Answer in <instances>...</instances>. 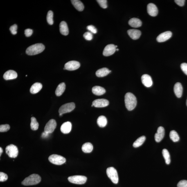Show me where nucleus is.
<instances>
[{
  "label": "nucleus",
  "mask_w": 187,
  "mask_h": 187,
  "mask_svg": "<svg viewBox=\"0 0 187 187\" xmlns=\"http://www.w3.org/2000/svg\"><path fill=\"white\" fill-rule=\"evenodd\" d=\"M8 176L6 174L2 172H0V181L3 182L6 181L8 179Z\"/></svg>",
  "instance_id": "4c0bfd02"
},
{
  "label": "nucleus",
  "mask_w": 187,
  "mask_h": 187,
  "mask_svg": "<svg viewBox=\"0 0 187 187\" xmlns=\"http://www.w3.org/2000/svg\"><path fill=\"white\" fill-rule=\"evenodd\" d=\"M141 81L144 85L147 87L152 86L153 84L152 78L150 75L144 74L141 77Z\"/></svg>",
  "instance_id": "dca6fc26"
},
{
  "label": "nucleus",
  "mask_w": 187,
  "mask_h": 187,
  "mask_svg": "<svg viewBox=\"0 0 187 187\" xmlns=\"http://www.w3.org/2000/svg\"><path fill=\"white\" fill-rule=\"evenodd\" d=\"M174 92L178 98H180L183 93V87L180 82H177L174 86Z\"/></svg>",
  "instance_id": "aec40b11"
},
{
  "label": "nucleus",
  "mask_w": 187,
  "mask_h": 187,
  "mask_svg": "<svg viewBox=\"0 0 187 187\" xmlns=\"http://www.w3.org/2000/svg\"><path fill=\"white\" fill-rule=\"evenodd\" d=\"M49 134H48V133L46 132H43L42 133V136H42V138H46L48 137V135H49Z\"/></svg>",
  "instance_id": "a18cd8bd"
},
{
  "label": "nucleus",
  "mask_w": 187,
  "mask_h": 187,
  "mask_svg": "<svg viewBox=\"0 0 187 187\" xmlns=\"http://www.w3.org/2000/svg\"><path fill=\"white\" fill-rule=\"evenodd\" d=\"M93 105H91V107H93Z\"/></svg>",
  "instance_id": "3c124183"
},
{
  "label": "nucleus",
  "mask_w": 187,
  "mask_h": 187,
  "mask_svg": "<svg viewBox=\"0 0 187 187\" xmlns=\"http://www.w3.org/2000/svg\"><path fill=\"white\" fill-rule=\"evenodd\" d=\"M181 67L183 72L187 75V64L186 63H183L181 64Z\"/></svg>",
  "instance_id": "79ce46f5"
},
{
  "label": "nucleus",
  "mask_w": 187,
  "mask_h": 187,
  "mask_svg": "<svg viewBox=\"0 0 187 187\" xmlns=\"http://www.w3.org/2000/svg\"><path fill=\"white\" fill-rule=\"evenodd\" d=\"M177 187H187V181L183 180L179 181L177 184Z\"/></svg>",
  "instance_id": "a19ab883"
},
{
  "label": "nucleus",
  "mask_w": 187,
  "mask_h": 187,
  "mask_svg": "<svg viewBox=\"0 0 187 187\" xmlns=\"http://www.w3.org/2000/svg\"><path fill=\"white\" fill-rule=\"evenodd\" d=\"M97 123L100 127H105L107 124V120L105 116H102L99 117L97 120Z\"/></svg>",
  "instance_id": "cd10ccee"
},
{
  "label": "nucleus",
  "mask_w": 187,
  "mask_h": 187,
  "mask_svg": "<svg viewBox=\"0 0 187 187\" xmlns=\"http://www.w3.org/2000/svg\"><path fill=\"white\" fill-rule=\"evenodd\" d=\"M83 37L86 40L88 41L91 40L93 38L92 33L91 32H85L84 34Z\"/></svg>",
  "instance_id": "c9c22d12"
},
{
  "label": "nucleus",
  "mask_w": 187,
  "mask_h": 187,
  "mask_svg": "<svg viewBox=\"0 0 187 187\" xmlns=\"http://www.w3.org/2000/svg\"><path fill=\"white\" fill-rule=\"evenodd\" d=\"M116 46L113 44L107 45L104 48L103 51V55L104 56L107 57L112 55L116 51Z\"/></svg>",
  "instance_id": "9b49d317"
},
{
  "label": "nucleus",
  "mask_w": 187,
  "mask_h": 187,
  "mask_svg": "<svg viewBox=\"0 0 187 187\" xmlns=\"http://www.w3.org/2000/svg\"><path fill=\"white\" fill-rule=\"evenodd\" d=\"M17 74L13 70H9L5 72L3 75V78L6 80H12L17 78Z\"/></svg>",
  "instance_id": "a211bd4d"
},
{
  "label": "nucleus",
  "mask_w": 187,
  "mask_h": 187,
  "mask_svg": "<svg viewBox=\"0 0 187 187\" xmlns=\"http://www.w3.org/2000/svg\"><path fill=\"white\" fill-rule=\"evenodd\" d=\"M66 89V84L64 82L59 84L57 88L55 91V94L57 96H61L65 91Z\"/></svg>",
  "instance_id": "bb28decb"
},
{
  "label": "nucleus",
  "mask_w": 187,
  "mask_h": 187,
  "mask_svg": "<svg viewBox=\"0 0 187 187\" xmlns=\"http://www.w3.org/2000/svg\"><path fill=\"white\" fill-rule=\"evenodd\" d=\"M87 29L90 31L91 33L93 34H96L97 32V29L95 28L94 26L90 25V26H88L87 27Z\"/></svg>",
  "instance_id": "ea45409f"
},
{
  "label": "nucleus",
  "mask_w": 187,
  "mask_h": 187,
  "mask_svg": "<svg viewBox=\"0 0 187 187\" xmlns=\"http://www.w3.org/2000/svg\"><path fill=\"white\" fill-rule=\"evenodd\" d=\"M41 177L37 174H32L25 179L22 182L21 184L25 186H30L36 185L40 182Z\"/></svg>",
  "instance_id": "7ed1b4c3"
},
{
  "label": "nucleus",
  "mask_w": 187,
  "mask_h": 187,
  "mask_svg": "<svg viewBox=\"0 0 187 187\" xmlns=\"http://www.w3.org/2000/svg\"><path fill=\"white\" fill-rule=\"evenodd\" d=\"M172 32L170 31L163 32L158 36L157 38V40L159 42H165L172 37Z\"/></svg>",
  "instance_id": "ddd939ff"
},
{
  "label": "nucleus",
  "mask_w": 187,
  "mask_h": 187,
  "mask_svg": "<svg viewBox=\"0 0 187 187\" xmlns=\"http://www.w3.org/2000/svg\"><path fill=\"white\" fill-rule=\"evenodd\" d=\"M146 138L145 136H142L138 138L135 141L133 144V146L134 148H137L141 146L144 143Z\"/></svg>",
  "instance_id": "c756f323"
},
{
  "label": "nucleus",
  "mask_w": 187,
  "mask_h": 187,
  "mask_svg": "<svg viewBox=\"0 0 187 187\" xmlns=\"http://www.w3.org/2000/svg\"><path fill=\"white\" fill-rule=\"evenodd\" d=\"M109 104L108 100L105 99H98L93 101L92 105L96 107H107Z\"/></svg>",
  "instance_id": "f8f14e48"
},
{
  "label": "nucleus",
  "mask_w": 187,
  "mask_h": 187,
  "mask_svg": "<svg viewBox=\"0 0 187 187\" xmlns=\"http://www.w3.org/2000/svg\"><path fill=\"white\" fill-rule=\"evenodd\" d=\"M162 154L165 159V162L167 164L169 165L170 163V159L168 151L166 149H163L162 151Z\"/></svg>",
  "instance_id": "7c9ffc66"
},
{
  "label": "nucleus",
  "mask_w": 187,
  "mask_h": 187,
  "mask_svg": "<svg viewBox=\"0 0 187 187\" xmlns=\"http://www.w3.org/2000/svg\"><path fill=\"white\" fill-rule=\"evenodd\" d=\"M107 175L114 184H117L118 181V172L116 169L113 167H110L107 170Z\"/></svg>",
  "instance_id": "39448f33"
},
{
  "label": "nucleus",
  "mask_w": 187,
  "mask_h": 187,
  "mask_svg": "<svg viewBox=\"0 0 187 187\" xmlns=\"http://www.w3.org/2000/svg\"><path fill=\"white\" fill-rule=\"evenodd\" d=\"M127 33L131 38L134 40L139 39L141 34V32L140 30L134 29L128 30Z\"/></svg>",
  "instance_id": "f3484780"
},
{
  "label": "nucleus",
  "mask_w": 187,
  "mask_h": 187,
  "mask_svg": "<svg viewBox=\"0 0 187 187\" xmlns=\"http://www.w3.org/2000/svg\"><path fill=\"white\" fill-rule=\"evenodd\" d=\"M96 1L102 8L104 9L107 8V1L106 0H98Z\"/></svg>",
  "instance_id": "e433bc0d"
},
{
  "label": "nucleus",
  "mask_w": 187,
  "mask_h": 187,
  "mask_svg": "<svg viewBox=\"0 0 187 187\" xmlns=\"http://www.w3.org/2000/svg\"><path fill=\"white\" fill-rule=\"evenodd\" d=\"M80 66V64L79 62L76 61H71L66 63L64 68L68 71H73L78 69Z\"/></svg>",
  "instance_id": "9d476101"
},
{
  "label": "nucleus",
  "mask_w": 187,
  "mask_h": 187,
  "mask_svg": "<svg viewBox=\"0 0 187 187\" xmlns=\"http://www.w3.org/2000/svg\"><path fill=\"white\" fill-rule=\"evenodd\" d=\"M6 153L11 158H15L19 154V150L16 145L10 144L7 146L5 149Z\"/></svg>",
  "instance_id": "6e6552de"
},
{
  "label": "nucleus",
  "mask_w": 187,
  "mask_h": 187,
  "mask_svg": "<svg viewBox=\"0 0 187 187\" xmlns=\"http://www.w3.org/2000/svg\"><path fill=\"white\" fill-rule=\"evenodd\" d=\"M72 3L75 8L79 11L81 12L83 11L84 6L81 1L78 0H72L71 1Z\"/></svg>",
  "instance_id": "a878e982"
},
{
  "label": "nucleus",
  "mask_w": 187,
  "mask_h": 187,
  "mask_svg": "<svg viewBox=\"0 0 187 187\" xmlns=\"http://www.w3.org/2000/svg\"><path fill=\"white\" fill-rule=\"evenodd\" d=\"M72 125L71 122L68 121L64 122L61 126L60 130L64 134H68L71 132Z\"/></svg>",
  "instance_id": "6ab92c4d"
},
{
  "label": "nucleus",
  "mask_w": 187,
  "mask_h": 187,
  "mask_svg": "<svg viewBox=\"0 0 187 187\" xmlns=\"http://www.w3.org/2000/svg\"><path fill=\"white\" fill-rule=\"evenodd\" d=\"M3 149L1 147L0 148V156H1V155L3 153Z\"/></svg>",
  "instance_id": "49530a36"
},
{
  "label": "nucleus",
  "mask_w": 187,
  "mask_h": 187,
  "mask_svg": "<svg viewBox=\"0 0 187 187\" xmlns=\"http://www.w3.org/2000/svg\"><path fill=\"white\" fill-rule=\"evenodd\" d=\"M10 129V125L8 124L1 125L0 126V132H6L9 130Z\"/></svg>",
  "instance_id": "f704fd0d"
},
{
  "label": "nucleus",
  "mask_w": 187,
  "mask_h": 187,
  "mask_svg": "<svg viewBox=\"0 0 187 187\" xmlns=\"http://www.w3.org/2000/svg\"><path fill=\"white\" fill-rule=\"evenodd\" d=\"M116 48L118 47L117 46H116Z\"/></svg>",
  "instance_id": "8fccbe9b"
},
{
  "label": "nucleus",
  "mask_w": 187,
  "mask_h": 187,
  "mask_svg": "<svg viewBox=\"0 0 187 187\" xmlns=\"http://www.w3.org/2000/svg\"><path fill=\"white\" fill-rule=\"evenodd\" d=\"M60 33L64 35H67L69 34V29L67 24L64 21H62L59 25Z\"/></svg>",
  "instance_id": "412c9836"
},
{
  "label": "nucleus",
  "mask_w": 187,
  "mask_h": 187,
  "mask_svg": "<svg viewBox=\"0 0 187 187\" xmlns=\"http://www.w3.org/2000/svg\"><path fill=\"white\" fill-rule=\"evenodd\" d=\"M170 139L174 142H177L179 140V134L175 130H172L170 131Z\"/></svg>",
  "instance_id": "473e14b6"
},
{
  "label": "nucleus",
  "mask_w": 187,
  "mask_h": 187,
  "mask_svg": "<svg viewBox=\"0 0 187 187\" xmlns=\"http://www.w3.org/2000/svg\"><path fill=\"white\" fill-rule=\"evenodd\" d=\"M118 50H119V49L118 48H116V51H118Z\"/></svg>",
  "instance_id": "de8ad7c7"
},
{
  "label": "nucleus",
  "mask_w": 187,
  "mask_h": 187,
  "mask_svg": "<svg viewBox=\"0 0 187 187\" xmlns=\"http://www.w3.org/2000/svg\"><path fill=\"white\" fill-rule=\"evenodd\" d=\"M30 126L32 130H37L38 129L39 123H38L36 118L33 117L31 118V123L30 124Z\"/></svg>",
  "instance_id": "2f4dec72"
},
{
  "label": "nucleus",
  "mask_w": 187,
  "mask_h": 187,
  "mask_svg": "<svg viewBox=\"0 0 187 187\" xmlns=\"http://www.w3.org/2000/svg\"><path fill=\"white\" fill-rule=\"evenodd\" d=\"M42 87V84L39 82H36L34 84L30 87V92L33 94L38 93L41 90Z\"/></svg>",
  "instance_id": "393cba45"
},
{
  "label": "nucleus",
  "mask_w": 187,
  "mask_h": 187,
  "mask_svg": "<svg viewBox=\"0 0 187 187\" xmlns=\"http://www.w3.org/2000/svg\"><path fill=\"white\" fill-rule=\"evenodd\" d=\"M186 105L187 106V100H186Z\"/></svg>",
  "instance_id": "09e8293b"
},
{
  "label": "nucleus",
  "mask_w": 187,
  "mask_h": 187,
  "mask_svg": "<svg viewBox=\"0 0 187 187\" xmlns=\"http://www.w3.org/2000/svg\"><path fill=\"white\" fill-rule=\"evenodd\" d=\"M129 24L134 28L140 27L142 26V21L140 19L136 18H133L131 19L129 21Z\"/></svg>",
  "instance_id": "4be33fe9"
},
{
  "label": "nucleus",
  "mask_w": 187,
  "mask_h": 187,
  "mask_svg": "<svg viewBox=\"0 0 187 187\" xmlns=\"http://www.w3.org/2000/svg\"><path fill=\"white\" fill-rule=\"evenodd\" d=\"M111 72V71H109L108 68H103L98 70L96 72V75L97 77H102L108 75Z\"/></svg>",
  "instance_id": "b1692460"
},
{
  "label": "nucleus",
  "mask_w": 187,
  "mask_h": 187,
  "mask_svg": "<svg viewBox=\"0 0 187 187\" xmlns=\"http://www.w3.org/2000/svg\"><path fill=\"white\" fill-rule=\"evenodd\" d=\"M165 131L164 128L162 127H159L157 129V133L154 135L155 141L159 143L161 142L164 137Z\"/></svg>",
  "instance_id": "2eb2a0df"
},
{
  "label": "nucleus",
  "mask_w": 187,
  "mask_h": 187,
  "mask_svg": "<svg viewBox=\"0 0 187 187\" xmlns=\"http://www.w3.org/2000/svg\"><path fill=\"white\" fill-rule=\"evenodd\" d=\"M53 11L51 10L49 11L47 15L46 19L48 24L50 25L53 24Z\"/></svg>",
  "instance_id": "72a5a7b5"
},
{
  "label": "nucleus",
  "mask_w": 187,
  "mask_h": 187,
  "mask_svg": "<svg viewBox=\"0 0 187 187\" xmlns=\"http://www.w3.org/2000/svg\"><path fill=\"white\" fill-rule=\"evenodd\" d=\"M17 24H14L13 26H10V30L12 35H16L17 33Z\"/></svg>",
  "instance_id": "58836bf2"
},
{
  "label": "nucleus",
  "mask_w": 187,
  "mask_h": 187,
  "mask_svg": "<svg viewBox=\"0 0 187 187\" xmlns=\"http://www.w3.org/2000/svg\"><path fill=\"white\" fill-rule=\"evenodd\" d=\"M126 107L129 111H132L136 107L137 100L135 96L131 93L126 94L125 97Z\"/></svg>",
  "instance_id": "f257e3e1"
},
{
  "label": "nucleus",
  "mask_w": 187,
  "mask_h": 187,
  "mask_svg": "<svg viewBox=\"0 0 187 187\" xmlns=\"http://www.w3.org/2000/svg\"><path fill=\"white\" fill-rule=\"evenodd\" d=\"M33 32V30L30 29H26L25 30V35L26 37H30L32 35Z\"/></svg>",
  "instance_id": "37998d69"
},
{
  "label": "nucleus",
  "mask_w": 187,
  "mask_h": 187,
  "mask_svg": "<svg viewBox=\"0 0 187 187\" xmlns=\"http://www.w3.org/2000/svg\"><path fill=\"white\" fill-rule=\"evenodd\" d=\"M175 3L179 6L181 7L184 6L185 4V0H175Z\"/></svg>",
  "instance_id": "c03bdc74"
},
{
  "label": "nucleus",
  "mask_w": 187,
  "mask_h": 187,
  "mask_svg": "<svg viewBox=\"0 0 187 187\" xmlns=\"http://www.w3.org/2000/svg\"><path fill=\"white\" fill-rule=\"evenodd\" d=\"M147 10L149 15L153 17H156L158 14L157 7L153 3H149L147 5Z\"/></svg>",
  "instance_id": "4468645a"
},
{
  "label": "nucleus",
  "mask_w": 187,
  "mask_h": 187,
  "mask_svg": "<svg viewBox=\"0 0 187 187\" xmlns=\"http://www.w3.org/2000/svg\"><path fill=\"white\" fill-rule=\"evenodd\" d=\"M75 104L73 102L64 104L59 109V116H61L64 113L71 112L75 109Z\"/></svg>",
  "instance_id": "423d86ee"
},
{
  "label": "nucleus",
  "mask_w": 187,
  "mask_h": 187,
  "mask_svg": "<svg viewBox=\"0 0 187 187\" xmlns=\"http://www.w3.org/2000/svg\"><path fill=\"white\" fill-rule=\"evenodd\" d=\"M92 91L94 94L97 96L103 95L106 92L105 89L100 86H94L92 88Z\"/></svg>",
  "instance_id": "5701e85b"
},
{
  "label": "nucleus",
  "mask_w": 187,
  "mask_h": 187,
  "mask_svg": "<svg viewBox=\"0 0 187 187\" xmlns=\"http://www.w3.org/2000/svg\"><path fill=\"white\" fill-rule=\"evenodd\" d=\"M93 145L89 143H86L82 145V150L84 153H90L93 150Z\"/></svg>",
  "instance_id": "c85d7f7f"
},
{
  "label": "nucleus",
  "mask_w": 187,
  "mask_h": 187,
  "mask_svg": "<svg viewBox=\"0 0 187 187\" xmlns=\"http://www.w3.org/2000/svg\"><path fill=\"white\" fill-rule=\"evenodd\" d=\"M45 46L42 44L32 45L27 48L26 53L28 55H35L40 53L44 51Z\"/></svg>",
  "instance_id": "f03ea898"
},
{
  "label": "nucleus",
  "mask_w": 187,
  "mask_h": 187,
  "mask_svg": "<svg viewBox=\"0 0 187 187\" xmlns=\"http://www.w3.org/2000/svg\"><path fill=\"white\" fill-rule=\"evenodd\" d=\"M68 179L70 182L73 184H82L86 182L87 178L84 176L75 175L69 177Z\"/></svg>",
  "instance_id": "0eeeda50"
},
{
  "label": "nucleus",
  "mask_w": 187,
  "mask_h": 187,
  "mask_svg": "<svg viewBox=\"0 0 187 187\" xmlns=\"http://www.w3.org/2000/svg\"><path fill=\"white\" fill-rule=\"evenodd\" d=\"M57 127V123L55 120L51 119L48 121L45 127L44 132L51 134L54 131Z\"/></svg>",
  "instance_id": "1a4fd4ad"
},
{
  "label": "nucleus",
  "mask_w": 187,
  "mask_h": 187,
  "mask_svg": "<svg viewBox=\"0 0 187 187\" xmlns=\"http://www.w3.org/2000/svg\"><path fill=\"white\" fill-rule=\"evenodd\" d=\"M48 161L53 164L60 165L64 164L66 162V159L62 156L58 154H53L48 158Z\"/></svg>",
  "instance_id": "20e7f679"
}]
</instances>
